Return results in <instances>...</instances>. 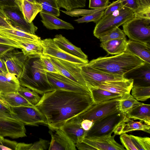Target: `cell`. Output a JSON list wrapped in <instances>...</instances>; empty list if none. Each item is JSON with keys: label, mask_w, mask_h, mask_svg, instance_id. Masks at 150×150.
Segmentation results:
<instances>
[{"label": "cell", "mask_w": 150, "mask_h": 150, "mask_svg": "<svg viewBox=\"0 0 150 150\" xmlns=\"http://www.w3.org/2000/svg\"><path fill=\"white\" fill-rule=\"evenodd\" d=\"M94 104L91 93L55 90L42 95L34 106L46 117L48 127L60 128Z\"/></svg>", "instance_id": "1"}, {"label": "cell", "mask_w": 150, "mask_h": 150, "mask_svg": "<svg viewBox=\"0 0 150 150\" xmlns=\"http://www.w3.org/2000/svg\"><path fill=\"white\" fill-rule=\"evenodd\" d=\"M145 63L137 57L125 52L110 57H100L91 60L88 64L103 72L124 76L127 73Z\"/></svg>", "instance_id": "2"}, {"label": "cell", "mask_w": 150, "mask_h": 150, "mask_svg": "<svg viewBox=\"0 0 150 150\" xmlns=\"http://www.w3.org/2000/svg\"><path fill=\"white\" fill-rule=\"evenodd\" d=\"M40 56L27 57L18 81L21 86L42 95L54 90L48 81L47 72L42 67Z\"/></svg>", "instance_id": "3"}, {"label": "cell", "mask_w": 150, "mask_h": 150, "mask_svg": "<svg viewBox=\"0 0 150 150\" xmlns=\"http://www.w3.org/2000/svg\"><path fill=\"white\" fill-rule=\"evenodd\" d=\"M134 16V13L132 10L124 6L119 10L103 16L96 23L93 35L99 39L101 36L122 25Z\"/></svg>", "instance_id": "4"}, {"label": "cell", "mask_w": 150, "mask_h": 150, "mask_svg": "<svg viewBox=\"0 0 150 150\" xmlns=\"http://www.w3.org/2000/svg\"><path fill=\"white\" fill-rule=\"evenodd\" d=\"M129 39L150 45V19L134 15L122 25Z\"/></svg>", "instance_id": "5"}, {"label": "cell", "mask_w": 150, "mask_h": 150, "mask_svg": "<svg viewBox=\"0 0 150 150\" xmlns=\"http://www.w3.org/2000/svg\"><path fill=\"white\" fill-rule=\"evenodd\" d=\"M126 114L120 111L107 115L93 122L85 137L109 136Z\"/></svg>", "instance_id": "6"}, {"label": "cell", "mask_w": 150, "mask_h": 150, "mask_svg": "<svg viewBox=\"0 0 150 150\" xmlns=\"http://www.w3.org/2000/svg\"><path fill=\"white\" fill-rule=\"evenodd\" d=\"M25 125L12 113L0 112V135L13 139L26 137Z\"/></svg>", "instance_id": "7"}, {"label": "cell", "mask_w": 150, "mask_h": 150, "mask_svg": "<svg viewBox=\"0 0 150 150\" xmlns=\"http://www.w3.org/2000/svg\"><path fill=\"white\" fill-rule=\"evenodd\" d=\"M116 135L112 136L85 137L83 141L75 144L78 149L98 150H125L124 146L115 140Z\"/></svg>", "instance_id": "8"}, {"label": "cell", "mask_w": 150, "mask_h": 150, "mask_svg": "<svg viewBox=\"0 0 150 150\" xmlns=\"http://www.w3.org/2000/svg\"><path fill=\"white\" fill-rule=\"evenodd\" d=\"M119 98L94 104L79 115L81 120L88 119L93 122L107 115L119 111Z\"/></svg>", "instance_id": "9"}, {"label": "cell", "mask_w": 150, "mask_h": 150, "mask_svg": "<svg viewBox=\"0 0 150 150\" xmlns=\"http://www.w3.org/2000/svg\"><path fill=\"white\" fill-rule=\"evenodd\" d=\"M10 108L13 116L25 125L38 126V124H43L47 125L46 117L35 106Z\"/></svg>", "instance_id": "10"}, {"label": "cell", "mask_w": 150, "mask_h": 150, "mask_svg": "<svg viewBox=\"0 0 150 150\" xmlns=\"http://www.w3.org/2000/svg\"><path fill=\"white\" fill-rule=\"evenodd\" d=\"M81 73L86 86L93 87L102 82L112 81L123 80L127 79L124 76L111 74L96 69L88 63L81 66Z\"/></svg>", "instance_id": "11"}, {"label": "cell", "mask_w": 150, "mask_h": 150, "mask_svg": "<svg viewBox=\"0 0 150 150\" xmlns=\"http://www.w3.org/2000/svg\"><path fill=\"white\" fill-rule=\"evenodd\" d=\"M41 42L43 55L81 65L86 64L89 62L88 60L80 59L65 52L55 44L52 39H45L41 40Z\"/></svg>", "instance_id": "12"}, {"label": "cell", "mask_w": 150, "mask_h": 150, "mask_svg": "<svg viewBox=\"0 0 150 150\" xmlns=\"http://www.w3.org/2000/svg\"><path fill=\"white\" fill-rule=\"evenodd\" d=\"M48 81L54 89L82 93H91L87 87L79 85L59 74L47 72Z\"/></svg>", "instance_id": "13"}, {"label": "cell", "mask_w": 150, "mask_h": 150, "mask_svg": "<svg viewBox=\"0 0 150 150\" xmlns=\"http://www.w3.org/2000/svg\"><path fill=\"white\" fill-rule=\"evenodd\" d=\"M51 60L60 73L76 83L87 87L81 73L82 65L54 58Z\"/></svg>", "instance_id": "14"}, {"label": "cell", "mask_w": 150, "mask_h": 150, "mask_svg": "<svg viewBox=\"0 0 150 150\" xmlns=\"http://www.w3.org/2000/svg\"><path fill=\"white\" fill-rule=\"evenodd\" d=\"M12 26L19 30L33 35L38 30L33 22H27L18 6H7L2 8Z\"/></svg>", "instance_id": "15"}, {"label": "cell", "mask_w": 150, "mask_h": 150, "mask_svg": "<svg viewBox=\"0 0 150 150\" xmlns=\"http://www.w3.org/2000/svg\"><path fill=\"white\" fill-rule=\"evenodd\" d=\"M81 121L78 115L68 120L60 128L75 144L83 141L88 132L82 127Z\"/></svg>", "instance_id": "16"}, {"label": "cell", "mask_w": 150, "mask_h": 150, "mask_svg": "<svg viewBox=\"0 0 150 150\" xmlns=\"http://www.w3.org/2000/svg\"><path fill=\"white\" fill-rule=\"evenodd\" d=\"M51 137L49 150H76L75 144L60 128L48 127Z\"/></svg>", "instance_id": "17"}, {"label": "cell", "mask_w": 150, "mask_h": 150, "mask_svg": "<svg viewBox=\"0 0 150 150\" xmlns=\"http://www.w3.org/2000/svg\"><path fill=\"white\" fill-rule=\"evenodd\" d=\"M133 83V79H127L123 80L103 82L96 84L92 87L101 89L117 93L122 96L126 94L130 93Z\"/></svg>", "instance_id": "18"}, {"label": "cell", "mask_w": 150, "mask_h": 150, "mask_svg": "<svg viewBox=\"0 0 150 150\" xmlns=\"http://www.w3.org/2000/svg\"><path fill=\"white\" fill-rule=\"evenodd\" d=\"M8 53L3 57L8 72L16 76L18 79L23 71L24 62L27 56L22 52L10 54Z\"/></svg>", "instance_id": "19"}, {"label": "cell", "mask_w": 150, "mask_h": 150, "mask_svg": "<svg viewBox=\"0 0 150 150\" xmlns=\"http://www.w3.org/2000/svg\"><path fill=\"white\" fill-rule=\"evenodd\" d=\"M0 35L18 43L41 40L40 37L35 35L27 33L15 28H9L0 26Z\"/></svg>", "instance_id": "20"}, {"label": "cell", "mask_w": 150, "mask_h": 150, "mask_svg": "<svg viewBox=\"0 0 150 150\" xmlns=\"http://www.w3.org/2000/svg\"><path fill=\"white\" fill-rule=\"evenodd\" d=\"M125 52L137 57L145 63L150 64V45L129 39L127 41Z\"/></svg>", "instance_id": "21"}, {"label": "cell", "mask_w": 150, "mask_h": 150, "mask_svg": "<svg viewBox=\"0 0 150 150\" xmlns=\"http://www.w3.org/2000/svg\"><path fill=\"white\" fill-rule=\"evenodd\" d=\"M41 21L47 29L50 30L60 29L73 30L74 27L71 23L64 21L53 15L42 11L40 13Z\"/></svg>", "instance_id": "22"}, {"label": "cell", "mask_w": 150, "mask_h": 150, "mask_svg": "<svg viewBox=\"0 0 150 150\" xmlns=\"http://www.w3.org/2000/svg\"><path fill=\"white\" fill-rule=\"evenodd\" d=\"M16 3L26 21L32 22L37 15L42 10L41 4L26 0H16Z\"/></svg>", "instance_id": "23"}, {"label": "cell", "mask_w": 150, "mask_h": 150, "mask_svg": "<svg viewBox=\"0 0 150 150\" xmlns=\"http://www.w3.org/2000/svg\"><path fill=\"white\" fill-rule=\"evenodd\" d=\"M52 39L55 44L65 52L80 59L88 60L87 55L81 48L73 45L62 35H57Z\"/></svg>", "instance_id": "24"}, {"label": "cell", "mask_w": 150, "mask_h": 150, "mask_svg": "<svg viewBox=\"0 0 150 150\" xmlns=\"http://www.w3.org/2000/svg\"><path fill=\"white\" fill-rule=\"evenodd\" d=\"M0 102L9 108L20 106H35L17 92L0 93Z\"/></svg>", "instance_id": "25"}, {"label": "cell", "mask_w": 150, "mask_h": 150, "mask_svg": "<svg viewBox=\"0 0 150 150\" xmlns=\"http://www.w3.org/2000/svg\"><path fill=\"white\" fill-rule=\"evenodd\" d=\"M18 79L9 73H0V94L17 92L20 86Z\"/></svg>", "instance_id": "26"}, {"label": "cell", "mask_w": 150, "mask_h": 150, "mask_svg": "<svg viewBox=\"0 0 150 150\" xmlns=\"http://www.w3.org/2000/svg\"><path fill=\"white\" fill-rule=\"evenodd\" d=\"M127 41L125 38L101 42L100 46L109 54L117 55L125 52Z\"/></svg>", "instance_id": "27"}, {"label": "cell", "mask_w": 150, "mask_h": 150, "mask_svg": "<svg viewBox=\"0 0 150 150\" xmlns=\"http://www.w3.org/2000/svg\"><path fill=\"white\" fill-rule=\"evenodd\" d=\"M126 115L129 118L139 120L150 125V105L143 103L134 108Z\"/></svg>", "instance_id": "28"}, {"label": "cell", "mask_w": 150, "mask_h": 150, "mask_svg": "<svg viewBox=\"0 0 150 150\" xmlns=\"http://www.w3.org/2000/svg\"><path fill=\"white\" fill-rule=\"evenodd\" d=\"M88 88L91 93L94 104H98L112 99L119 98L121 96L119 94L102 89L92 87Z\"/></svg>", "instance_id": "29"}, {"label": "cell", "mask_w": 150, "mask_h": 150, "mask_svg": "<svg viewBox=\"0 0 150 150\" xmlns=\"http://www.w3.org/2000/svg\"><path fill=\"white\" fill-rule=\"evenodd\" d=\"M23 54L26 56H40L42 54L43 47L41 40L18 43Z\"/></svg>", "instance_id": "30"}, {"label": "cell", "mask_w": 150, "mask_h": 150, "mask_svg": "<svg viewBox=\"0 0 150 150\" xmlns=\"http://www.w3.org/2000/svg\"><path fill=\"white\" fill-rule=\"evenodd\" d=\"M118 100L119 110L126 115L136 106L143 103L136 100L130 93L123 95Z\"/></svg>", "instance_id": "31"}, {"label": "cell", "mask_w": 150, "mask_h": 150, "mask_svg": "<svg viewBox=\"0 0 150 150\" xmlns=\"http://www.w3.org/2000/svg\"><path fill=\"white\" fill-rule=\"evenodd\" d=\"M126 125L122 134L135 130H141L150 133V125L142 121H135L129 118L126 115L125 116Z\"/></svg>", "instance_id": "32"}, {"label": "cell", "mask_w": 150, "mask_h": 150, "mask_svg": "<svg viewBox=\"0 0 150 150\" xmlns=\"http://www.w3.org/2000/svg\"><path fill=\"white\" fill-rule=\"evenodd\" d=\"M134 74L133 75V80L137 79L143 81L149 85L150 83V64H145L130 71Z\"/></svg>", "instance_id": "33"}, {"label": "cell", "mask_w": 150, "mask_h": 150, "mask_svg": "<svg viewBox=\"0 0 150 150\" xmlns=\"http://www.w3.org/2000/svg\"><path fill=\"white\" fill-rule=\"evenodd\" d=\"M122 5L133 11L134 15L150 19V13L145 12L143 9L140 0H119Z\"/></svg>", "instance_id": "34"}, {"label": "cell", "mask_w": 150, "mask_h": 150, "mask_svg": "<svg viewBox=\"0 0 150 150\" xmlns=\"http://www.w3.org/2000/svg\"><path fill=\"white\" fill-rule=\"evenodd\" d=\"M132 95L138 101H145L150 98V86L133 84Z\"/></svg>", "instance_id": "35"}, {"label": "cell", "mask_w": 150, "mask_h": 150, "mask_svg": "<svg viewBox=\"0 0 150 150\" xmlns=\"http://www.w3.org/2000/svg\"><path fill=\"white\" fill-rule=\"evenodd\" d=\"M40 4L42 7V11L53 15L56 16L60 15V8L57 0H35Z\"/></svg>", "instance_id": "36"}, {"label": "cell", "mask_w": 150, "mask_h": 150, "mask_svg": "<svg viewBox=\"0 0 150 150\" xmlns=\"http://www.w3.org/2000/svg\"><path fill=\"white\" fill-rule=\"evenodd\" d=\"M17 92L28 101L34 105L37 104L41 98L36 92L21 86L18 89Z\"/></svg>", "instance_id": "37"}, {"label": "cell", "mask_w": 150, "mask_h": 150, "mask_svg": "<svg viewBox=\"0 0 150 150\" xmlns=\"http://www.w3.org/2000/svg\"><path fill=\"white\" fill-rule=\"evenodd\" d=\"M59 7L64 8L66 11L86 6V0H57Z\"/></svg>", "instance_id": "38"}, {"label": "cell", "mask_w": 150, "mask_h": 150, "mask_svg": "<svg viewBox=\"0 0 150 150\" xmlns=\"http://www.w3.org/2000/svg\"><path fill=\"white\" fill-rule=\"evenodd\" d=\"M132 140L138 150H150V138L130 134Z\"/></svg>", "instance_id": "39"}, {"label": "cell", "mask_w": 150, "mask_h": 150, "mask_svg": "<svg viewBox=\"0 0 150 150\" xmlns=\"http://www.w3.org/2000/svg\"><path fill=\"white\" fill-rule=\"evenodd\" d=\"M108 6L103 8L94 9L88 10L75 8L68 11L63 10L61 11L65 14L71 17L84 16L98 11L105 10Z\"/></svg>", "instance_id": "40"}, {"label": "cell", "mask_w": 150, "mask_h": 150, "mask_svg": "<svg viewBox=\"0 0 150 150\" xmlns=\"http://www.w3.org/2000/svg\"><path fill=\"white\" fill-rule=\"evenodd\" d=\"M40 59L43 69L46 72L60 74L51 61L50 57L42 54Z\"/></svg>", "instance_id": "41"}, {"label": "cell", "mask_w": 150, "mask_h": 150, "mask_svg": "<svg viewBox=\"0 0 150 150\" xmlns=\"http://www.w3.org/2000/svg\"><path fill=\"white\" fill-rule=\"evenodd\" d=\"M126 35L123 30L119 28H117L107 34L101 36L99 39L101 42H103L113 40L125 38Z\"/></svg>", "instance_id": "42"}, {"label": "cell", "mask_w": 150, "mask_h": 150, "mask_svg": "<svg viewBox=\"0 0 150 150\" xmlns=\"http://www.w3.org/2000/svg\"><path fill=\"white\" fill-rule=\"evenodd\" d=\"M105 10L98 11L83 16L81 18L75 20L74 21L78 23L90 22H93L97 23L104 16Z\"/></svg>", "instance_id": "43"}, {"label": "cell", "mask_w": 150, "mask_h": 150, "mask_svg": "<svg viewBox=\"0 0 150 150\" xmlns=\"http://www.w3.org/2000/svg\"><path fill=\"white\" fill-rule=\"evenodd\" d=\"M120 139L124 147L128 150H138L133 143L131 136L126 133L120 134Z\"/></svg>", "instance_id": "44"}, {"label": "cell", "mask_w": 150, "mask_h": 150, "mask_svg": "<svg viewBox=\"0 0 150 150\" xmlns=\"http://www.w3.org/2000/svg\"><path fill=\"white\" fill-rule=\"evenodd\" d=\"M124 6L119 0L114 1L108 5L104 11V16H105L111 14L115 11L119 10Z\"/></svg>", "instance_id": "45"}, {"label": "cell", "mask_w": 150, "mask_h": 150, "mask_svg": "<svg viewBox=\"0 0 150 150\" xmlns=\"http://www.w3.org/2000/svg\"><path fill=\"white\" fill-rule=\"evenodd\" d=\"M109 0H89V8L94 9L103 8L107 6Z\"/></svg>", "instance_id": "46"}, {"label": "cell", "mask_w": 150, "mask_h": 150, "mask_svg": "<svg viewBox=\"0 0 150 150\" xmlns=\"http://www.w3.org/2000/svg\"><path fill=\"white\" fill-rule=\"evenodd\" d=\"M50 144L48 141L40 138L39 141L32 144L30 150H46Z\"/></svg>", "instance_id": "47"}, {"label": "cell", "mask_w": 150, "mask_h": 150, "mask_svg": "<svg viewBox=\"0 0 150 150\" xmlns=\"http://www.w3.org/2000/svg\"><path fill=\"white\" fill-rule=\"evenodd\" d=\"M0 26L14 28L2 8L0 7Z\"/></svg>", "instance_id": "48"}, {"label": "cell", "mask_w": 150, "mask_h": 150, "mask_svg": "<svg viewBox=\"0 0 150 150\" xmlns=\"http://www.w3.org/2000/svg\"><path fill=\"white\" fill-rule=\"evenodd\" d=\"M18 143L4 138L0 144V150H16Z\"/></svg>", "instance_id": "49"}, {"label": "cell", "mask_w": 150, "mask_h": 150, "mask_svg": "<svg viewBox=\"0 0 150 150\" xmlns=\"http://www.w3.org/2000/svg\"><path fill=\"white\" fill-rule=\"evenodd\" d=\"M0 44L8 45L16 48L21 49L19 45L17 42L0 35Z\"/></svg>", "instance_id": "50"}, {"label": "cell", "mask_w": 150, "mask_h": 150, "mask_svg": "<svg viewBox=\"0 0 150 150\" xmlns=\"http://www.w3.org/2000/svg\"><path fill=\"white\" fill-rule=\"evenodd\" d=\"M125 115L123 119L116 126L113 132L115 135H120L122 134L124 128L126 125Z\"/></svg>", "instance_id": "51"}, {"label": "cell", "mask_w": 150, "mask_h": 150, "mask_svg": "<svg viewBox=\"0 0 150 150\" xmlns=\"http://www.w3.org/2000/svg\"><path fill=\"white\" fill-rule=\"evenodd\" d=\"M15 48V47L11 46L0 44V58H2Z\"/></svg>", "instance_id": "52"}, {"label": "cell", "mask_w": 150, "mask_h": 150, "mask_svg": "<svg viewBox=\"0 0 150 150\" xmlns=\"http://www.w3.org/2000/svg\"><path fill=\"white\" fill-rule=\"evenodd\" d=\"M17 6L16 0H0V7L1 8L7 6Z\"/></svg>", "instance_id": "53"}, {"label": "cell", "mask_w": 150, "mask_h": 150, "mask_svg": "<svg viewBox=\"0 0 150 150\" xmlns=\"http://www.w3.org/2000/svg\"><path fill=\"white\" fill-rule=\"evenodd\" d=\"M93 122L88 119H84L81 120V126L84 130L88 131L93 125Z\"/></svg>", "instance_id": "54"}, {"label": "cell", "mask_w": 150, "mask_h": 150, "mask_svg": "<svg viewBox=\"0 0 150 150\" xmlns=\"http://www.w3.org/2000/svg\"><path fill=\"white\" fill-rule=\"evenodd\" d=\"M32 144H26L24 143H18L16 150H30Z\"/></svg>", "instance_id": "55"}, {"label": "cell", "mask_w": 150, "mask_h": 150, "mask_svg": "<svg viewBox=\"0 0 150 150\" xmlns=\"http://www.w3.org/2000/svg\"><path fill=\"white\" fill-rule=\"evenodd\" d=\"M0 69L4 73L8 72L5 61L2 58H0Z\"/></svg>", "instance_id": "56"}, {"label": "cell", "mask_w": 150, "mask_h": 150, "mask_svg": "<svg viewBox=\"0 0 150 150\" xmlns=\"http://www.w3.org/2000/svg\"><path fill=\"white\" fill-rule=\"evenodd\" d=\"M0 112L12 113L10 108L6 106L0 102Z\"/></svg>", "instance_id": "57"}, {"label": "cell", "mask_w": 150, "mask_h": 150, "mask_svg": "<svg viewBox=\"0 0 150 150\" xmlns=\"http://www.w3.org/2000/svg\"><path fill=\"white\" fill-rule=\"evenodd\" d=\"M4 137L1 135H0V144L4 139Z\"/></svg>", "instance_id": "58"}, {"label": "cell", "mask_w": 150, "mask_h": 150, "mask_svg": "<svg viewBox=\"0 0 150 150\" xmlns=\"http://www.w3.org/2000/svg\"><path fill=\"white\" fill-rule=\"evenodd\" d=\"M27 0L28 1H29L31 2H37L35 0Z\"/></svg>", "instance_id": "59"}, {"label": "cell", "mask_w": 150, "mask_h": 150, "mask_svg": "<svg viewBox=\"0 0 150 150\" xmlns=\"http://www.w3.org/2000/svg\"><path fill=\"white\" fill-rule=\"evenodd\" d=\"M4 73L0 69V73Z\"/></svg>", "instance_id": "60"}]
</instances>
